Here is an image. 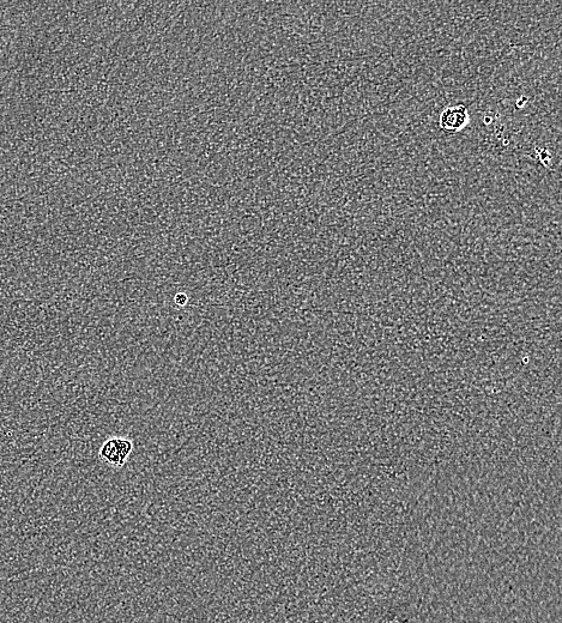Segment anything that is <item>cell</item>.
Wrapping results in <instances>:
<instances>
[{
  "label": "cell",
  "mask_w": 562,
  "mask_h": 623,
  "mask_svg": "<svg viewBox=\"0 0 562 623\" xmlns=\"http://www.w3.org/2000/svg\"><path fill=\"white\" fill-rule=\"evenodd\" d=\"M134 450V444L130 439L116 437L105 441L99 451L102 462L114 468H122Z\"/></svg>",
  "instance_id": "obj_1"
},
{
  "label": "cell",
  "mask_w": 562,
  "mask_h": 623,
  "mask_svg": "<svg viewBox=\"0 0 562 623\" xmlns=\"http://www.w3.org/2000/svg\"><path fill=\"white\" fill-rule=\"evenodd\" d=\"M468 124V108L463 104L447 107L440 114L439 126L441 130L446 132L455 133L462 131Z\"/></svg>",
  "instance_id": "obj_2"
},
{
  "label": "cell",
  "mask_w": 562,
  "mask_h": 623,
  "mask_svg": "<svg viewBox=\"0 0 562 623\" xmlns=\"http://www.w3.org/2000/svg\"><path fill=\"white\" fill-rule=\"evenodd\" d=\"M174 302L175 305H177L179 308L185 307L187 305V302H189V296H187V294L185 293H178L174 296Z\"/></svg>",
  "instance_id": "obj_3"
}]
</instances>
